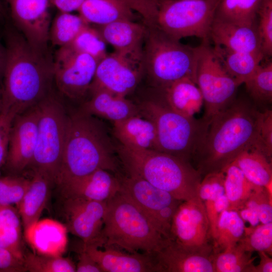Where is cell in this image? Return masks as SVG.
Instances as JSON below:
<instances>
[{
	"instance_id": "6da1fadb",
	"label": "cell",
	"mask_w": 272,
	"mask_h": 272,
	"mask_svg": "<svg viewBox=\"0 0 272 272\" xmlns=\"http://www.w3.org/2000/svg\"><path fill=\"white\" fill-rule=\"evenodd\" d=\"M6 61L2 82V111L15 117L36 106L52 92L51 53L37 52L10 19L4 25Z\"/></svg>"
},
{
	"instance_id": "7a4b0ae2",
	"label": "cell",
	"mask_w": 272,
	"mask_h": 272,
	"mask_svg": "<svg viewBox=\"0 0 272 272\" xmlns=\"http://www.w3.org/2000/svg\"><path fill=\"white\" fill-rule=\"evenodd\" d=\"M261 115L248 102L238 100L211 119L194 158L201 176L223 171L243 151L256 147Z\"/></svg>"
},
{
	"instance_id": "3957f363",
	"label": "cell",
	"mask_w": 272,
	"mask_h": 272,
	"mask_svg": "<svg viewBox=\"0 0 272 272\" xmlns=\"http://www.w3.org/2000/svg\"><path fill=\"white\" fill-rule=\"evenodd\" d=\"M116 149L103 124L95 116L80 110L68 116L59 174L58 187L70 179L98 169L115 172Z\"/></svg>"
},
{
	"instance_id": "277c9868",
	"label": "cell",
	"mask_w": 272,
	"mask_h": 272,
	"mask_svg": "<svg viewBox=\"0 0 272 272\" xmlns=\"http://www.w3.org/2000/svg\"><path fill=\"white\" fill-rule=\"evenodd\" d=\"M116 153L128 174L141 177L181 201L198 196L201 175L189 163L155 150H134L120 145Z\"/></svg>"
},
{
	"instance_id": "5b68a950",
	"label": "cell",
	"mask_w": 272,
	"mask_h": 272,
	"mask_svg": "<svg viewBox=\"0 0 272 272\" xmlns=\"http://www.w3.org/2000/svg\"><path fill=\"white\" fill-rule=\"evenodd\" d=\"M219 0H129L142 22L180 40L195 36L209 41Z\"/></svg>"
},
{
	"instance_id": "8992f818",
	"label": "cell",
	"mask_w": 272,
	"mask_h": 272,
	"mask_svg": "<svg viewBox=\"0 0 272 272\" xmlns=\"http://www.w3.org/2000/svg\"><path fill=\"white\" fill-rule=\"evenodd\" d=\"M166 238L138 207L119 191L107 201L99 246L153 254Z\"/></svg>"
},
{
	"instance_id": "52a82bcc",
	"label": "cell",
	"mask_w": 272,
	"mask_h": 272,
	"mask_svg": "<svg viewBox=\"0 0 272 272\" xmlns=\"http://www.w3.org/2000/svg\"><path fill=\"white\" fill-rule=\"evenodd\" d=\"M140 112L154 122L158 151L189 161L199 149L209 123L181 115L172 110L161 97L160 100L144 102Z\"/></svg>"
},
{
	"instance_id": "ba28073f",
	"label": "cell",
	"mask_w": 272,
	"mask_h": 272,
	"mask_svg": "<svg viewBox=\"0 0 272 272\" xmlns=\"http://www.w3.org/2000/svg\"><path fill=\"white\" fill-rule=\"evenodd\" d=\"M143 23L146 27L144 72L154 85L161 90L185 77L191 78L196 83L195 47L183 44L155 26Z\"/></svg>"
},
{
	"instance_id": "9c48e42d",
	"label": "cell",
	"mask_w": 272,
	"mask_h": 272,
	"mask_svg": "<svg viewBox=\"0 0 272 272\" xmlns=\"http://www.w3.org/2000/svg\"><path fill=\"white\" fill-rule=\"evenodd\" d=\"M39 112L36 148L29 166L55 184L65 142L68 115L52 92L37 104Z\"/></svg>"
},
{
	"instance_id": "30bf717a",
	"label": "cell",
	"mask_w": 272,
	"mask_h": 272,
	"mask_svg": "<svg viewBox=\"0 0 272 272\" xmlns=\"http://www.w3.org/2000/svg\"><path fill=\"white\" fill-rule=\"evenodd\" d=\"M202 42L195 47V79L205 104L202 118L209 123L233 101L240 85L224 68L209 41Z\"/></svg>"
},
{
	"instance_id": "8fae6325",
	"label": "cell",
	"mask_w": 272,
	"mask_h": 272,
	"mask_svg": "<svg viewBox=\"0 0 272 272\" xmlns=\"http://www.w3.org/2000/svg\"><path fill=\"white\" fill-rule=\"evenodd\" d=\"M120 181L119 192L138 207L165 237L170 238L172 218L183 201L134 175L128 174Z\"/></svg>"
},
{
	"instance_id": "7c38bea8",
	"label": "cell",
	"mask_w": 272,
	"mask_h": 272,
	"mask_svg": "<svg viewBox=\"0 0 272 272\" xmlns=\"http://www.w3.org/2000/svg\"><path fill=\"white\" fill-rule=\"evenodd\" d=\"M53 62L54 83L59 92L70 99L84 97L94 78L97 60L67 45L59 47Z\"/></svg>"
},
{
	"instance_id": "4fadbf2b",
	"label": "cell",
	"mask_w": 272,
	"mask_h": 272,
	"mask_svg": "<svg viewBox=\"0 0 272 272\" xmlns=\"http://www.w3.org/2000/svg\"><path fill=\"white\" fill-rule=\"evenodd\" d=\"M210 237L208 217L198 196L183 201L172 218L170 238L187 249L211 255Z\"/></svg>"
},
{
	"instance_id": "5bb4252c",
	"label": "cell",
	"mask_w": 272,
	"mask_h": 272,
	"mask_svg": "<svg viewBox=\"0 0 272 272\" xmlns=\"http://www.w3.org/2000/svg\"><path fill=\"white\" fill-rule=\"evenodd\" d=\"M9 6L10 20L37 52L50 53L48 48L51 24L49 0H4Z\"/></svg>"
},
{
	"instance_id": "9a60e30c",
	"label": "cell",
	"mask_w": 272,
	"mask_h": 272,
	"mask_svg": "<svg viewBox=\"0 0 272 272\" xmlns=\"http://www.w3.org/2000/svg\"><path fill=\"white\" fill-rule=\"evenodd\" d=\"M144 72L143 63L114 51L98 62L89 92L105 90L125 97L136 88Z\"/></svg>"
},
{
	"instance_id": "2e32d148",
	"label": "cell",
	"mask_w": 272,
	"mask_h": 272,
	"mask_svg": "<svg viewBox=\"0 0 272 272\" xmlns=\"http://www.w3.org/2000/svg\"><path fill=\"white\" fill-rule=\"evenodd\" d=\"M39 116L36 105L16 116L13 121L5 164L14 174L22 172L31 163L36 145Z\"/></svg>"
},
{
	"instance_id": "e0dca14e",
	"label": "cell",
	"mask_w": 272,
	"mask_h": 272,
	"mask_svg": "<svg viewBox=\"0 0 272 272\" xmlns=\"http://www.w3.org/2000/svg\"><path fill=\"white\" fill-rule=\"evenodd\" d=\"M64 213L68 230L84 244L98 245L107 207V201L79 198L65 199Z\"/></svg>"
},
{
	"instance_id": "ac0fdd59",
	"label": "cell",
	"mask_w": 272,
	"mask_h": 272,
	"mask_svg": "<svg viewBox=\"0 0 272 272\" xmlns=\"http://www.w3.org/2000/svg\"><path fill=\"white\" fill-rule=\"evenodd\" d=\"M96 28L105 42L113 46L114 51L131 60L143 63L146 35V27L143 22L122 20L96 26Z\"/></svg>"
},
{
	"instance_id": "d6986e66",
	"label": "cell",
	"mask_w": 272,
	"mask_h": 272,
	"mask_svg": "<svg viewBox=\"0 0 272 272\" xmlns=\"http://www.w3.org/2000/svg\"><path fill=\"white\" fill-rule=\"evenodd\" d=\"M153 254L158 272H214L212 254L187 249L170 238Z\"/></svg>"
},
{
	"instance_id": "ffe728a7",
	"label": "cell",
	"mask_w": 272,
	"mask_h": 272,
	"mask_svg": "<svg viewBox=\"0 0 272 272\" xmlns=\"http://www.w3.org/2000/svg\"><path fill=\"white\" fill-rule=\"evenodd\" d=\"M120 178L110 171L98 169L83 176L73 178L59 186L64 198H79L107 201L119 190Z\"/></svg>"
},
{
	"instance_id": "44dd1931",
	"label": "cell",
	"mask_w": 272,
	"mask_h": 272,
	"mask_svg": "<svg viewBox=\"0 0 272 272\" xmlns=\"http://www.w3.org/2000/svg\"><path fill=\"white\" fill-rule=\"evenodd\" d=\"M82 249L97 263L102 272H158L153 254L125 253L110 246L102 250L93 244H84Z\"/></svg>"
},
{
	"instance_id": "7402d4cb",
	"label": "cell",
	"mask_w": 272,
	"mask_h": 272,
	"mask_svg": "<svg viewBox=\"0 0 272 272\" xmlns=\"http://www.w3.org/2000/svg\"><path fill=\"white\" fill-rule=\"evenodd\" d=\"M210 39L215 45L232 50L263 54L257 25H239L214 19Z\"/></svg>"
},
{
	"instance_id": "603a6c76",
	"label": "cell",
	"mask_w": 272,
	"mask_h": 272,
	"mask_svg": "<svg viewBox=\"0 0 272 272\" xmlns=\"http://www.w3.org/2000/svg\"><path fill=\"white\" fill-rule=\"evenodd\" d=\"M140 113L114 122L113 134L120 145L134 150H158L156 129L149 117Z\"/></svg>"
},
{
	"instance_id": "cb8c5ba5",
	"label": "cell",
	"mask_w": 272,
	"mask_h": 272,
	"mask_svg": "<svg viewBox=\"0 0 272 272\" xmlns=\"http://www.w3.org/2000/svg\"><path fill=\"white\" fill-rule=\"evenodd\" d=\"M90 100L85 102L80 111L114 122L122 120L140 112V107L125 97L105 90L91 93Z\"/></svg>"
},
{
	"instance_id": "d4e9b609",
	"label": "cell",
	"mask_w": 272,
	"mask_h": 272,
	"mask_svg": "<svg viewBox=\"0 0 272 272\" xmlns=\"http://www.w3.org/2000/svg\"><path fill=\"white\" fill-rule=\"evenodd\" d=\"M54 184L44 174L34 171L24 196L17 205L24 231L38 221Z\"/></svg>"
},
{
	"instance_id": "484cf974",
	"label": "cell",
	"mask_w": 272,
	"mask_h": 272,
	"mask_svg": "<svg viewBox=\"0 0 272 272\" xmlns=\"http://www.w3.org/2000/svg\"><path fill=\"white\" fill-rule=\"evenodd\" d=\"M159 91L168 106L187 117H193L200 111L203 104L199 88L189 77L178 80Z\"/></svg>"
},
{
	"instance_id": "4316f807",
	"label": "cell",
	"mask_w": 272,
	"mask_h": 272,
	"mask_svg": "<svg viewBox=\"0 0 272 272\" xmlns=\"http://www.w3.org/2000/svg\"><path fill=\"white\" fill-rule=\"evenodd\" d=\"M224 178V172L222 171L208 173L201 179L198 190V196L206 209L213 239L215 236L220 215L223 211L229 208L225 194Z\"/></svg>"
},
{
	"instance_id": "83f0119b",
	"label": "cell",
	"mask_w": 272,
	"mask_h": 272,
	"mask_svg": "<svg viewBox=\"0 0 272 272\" xmlns=\"http://www.w3.org/2000/svg\"><path fill=\"white\" fill-rule=\"evenodd\" d=\"M78 11L88 24L96 26L122 20H135L139 17L127 0H86Z\"/></svg>"
},
{
	"instance_id": "f1b7e54d",
	"label": "cell",
	"mask_w": 272,
	"mask_h": 272,
	"mask_svg": "<svg viewBox=\"0 0 272 272\" xmlns=\"http://www.w3.org/2000/svg\"><path fill=\"white\" fill-rule=\"evenodd\" d=\"M213 48L227 72L239 85L252 75L264 58L261 53L237 51L217 45Z\"/></svg>"
},
{
	"instance_id": "f546056e",
	"label": "cell",
	"mask_w": 272,
	"mask_h": 272,
	"mask_svg": "<svg viewBox=\"0 0 272 272\" xmlns=\"http://www.w3.org/2000/svg\"><path fill=\"white\" fill-rule=\"evenodd\" d=\"M234 161L250 182L265 188L271 194V161L256 148H251L243 151Z\"/></svg>"
},
{
	"instance_id": "4dcf8cb0",
	"label": "cell",
	"mask_w": 272,
	"mask_h": 272,
	"mask_svg": "<svg viewBox=\"0 0 272 272\" xmlns=\"http://www.w3.org/2000/svg\"><path fill=\"white\" fill-rule=\"evenodd\" d=\"M262 0H219L214 19L239 25L255 26Z\"/></svg>"
},
{
	"instance_id": "1f68e13d",
	"label": "cell",
	"mask_w": 272,
	"mask_h": 272,
	"mask_svg": "<svg viewBox=\"0 0 272 272\" xmlns=\"http://www.w3.org/2000/svg\"><path fill=\"white\" fill-rule=\"evenodd\" d=\"M0 247L24 261L20 216L12 206L0 205Z\"/></svg>"
},
{
	"instance_id": "d6a6232c",
	"label": "cell",
	"mask_w": 272,
	"mask_h": 272,
	"mask_svg": "<svg viewBox=\"0 0 272 272\" xmlns=\"http://www.w3.org/2000/svg\"><path fill=\"white\" fill-rule=\"evenodd\" d=\"M223 171L225 194L229 202V209L237 210L253 192L261 187L250 182L234 161Z\"/></svg>"
},
{
	"instance_id": "836d02e7",
	"label": "cell",
	"mask_w": 272,
	"mask_h": 272,
	"mask_svg": "<svg viewBox=\"0 0 272 272\" xmlns=\"http://www.w3.org/2000/svg\"><path fill=\"white\" fill-rule=\"evenodd\" d=\"M245 229V223L236 211L224 210L218 220L213 239L214 247L219 248L221 251L236 245L243 237Z\"/></svg>"
},
{
	"instance_id": "e575fe53",
	"label": "cell",
	"mask_w": 272,
	"mask_h": 272,
	"mask_svg": "<svg viewBox=\"0 0 272 272\" xmlns=\"http://www.w3.org/2000/svg\"><path fill=\"white\" fill-rule=\"evenodd\" d=\"M88 25L80 15L59 11L51 22L49 42L59 47L69 45Z\"/></svg>"
},
{
	"instance_id": "d590c367",
	"label": "cell",
	"mask_w": 272,
	"mask_h": 272,
	"mask_svg": "<svg viewBox=\"0 0 272 272\" xmlns=\"http://www.w3.org/2000/svg\"><path fill=\"white\" fill-rule=\"evenodd\" d=\"M252 253L237 244L212 254L214 272H254Z\"/></svg>"
},
{
	"instance_id": "8d00e7d4",
	"label": "cell",
	"mask_w": 272,
	"mask_h": 272,
	"mask_svg": "<svg viewBox=\"0 0 272 272\" xmlns=\"http://www.w3.org/2000/svg\"><path fill=\"white\" fill-rule=\"evenodd\" d=\"M26 271L30 272H75L76 265L70 259L60 255L36 254L24 255Z\"/></svg>"
},
{
	"instance_id": "74e56055",
	"label": "cell",
	"mask_w": 272,
	"mask_h": 272,
	"mask_svg": "<svg viewBox=\"0 0 272 272\" xmlns=\"http://www.w3.org/2000/svg\"><path fill=\"white\" fill-rule=\"evenodd\" d=\"M247 92L257 101L270 103L272 100V62L260 64L244 83Z\"/></svg>"
},
{
	"instance_id": "f35d334b",
	"label": "cell",
	"mask_w": 272,
	"mask_h": 272,
	"mask_svg": "<svg viewBox=\"0 0 272 272\" xmlns=\"http://www.w3.org/2000/svg\"><path fill=\"white\" fill-rule=\"evenodd\" d=\"M106 43L96 27L89 24L69 45L76 51L92 56L98 62L107 54Z\"/></svg>"
},
{
	"instance_id": "ab89813d",
	"label": "cell",
	"mask_w": 272,
	"mask_h": 272,
	"mask_svg": "<svg viewBox=\"0 0 272 272\" xmlns=\"http://www.w3.org/2000/svg\"><path fill=\"white\" fill-rule=\"evenodd\" d=\"M237 244L246 251H264L271 255L272 222L254 227H245L243 237Z\"/></svg>"
},
{
	"instance_id": "60d3db41",
	"label": "cell",
	"mask_w": 272,
	"mask_h": 272,
	"mask_svg": "<svg viewBox=\"0 0 272 272\" xmlns=\"http://www.w3.org/2000/svg\"><path fill=\"white\" fill-rule=\"evenodd\" d=\"M257 30L264 58L272 55V0H262L257 17Z\"/></svg>"
},
{
	"instance_id": "b9f144b4",
	"label": "cell",
	"mask_w": 272,
	"mask_h": 272,
	"mask_svg": "<svg viewBox=\"0 0 272 272\" xmlns=\"http://www.w3.org/2000/svg\"><path fill=\"white\" fill-rule=\"evenodd\" d=\"M30 179L18 175L0 176V205H17L27 189Z\"/></svg>"
},
{
	"instance_id": "7bdbcfd3",
	"label": "cell",
	"mask_w": 272,
	"mask_h": 272,
	"mask_svg": "<svg viewBox=\"0 0 272 272\" xmlns=\"http://www.w3.org/2000/svg\"><path fill=\"white\" fill-rule=\"evenodd\" d=\"M247 200L256 209L261 224L272 222L271 194L265 188L256 189Z\"/></svg>"
},
{
	"instance_id": "ee69618b",
	"label": "cell",
	"mask_w": 272,
	"mask_h": 272,
	"mask_svg": "<svg viewBox=\"0 0 272 272\" xmlns=\"http://www.w3.org/2000/svg\"><path fill=\"white\" fill-rule=\"evenodd\" d=\"M270 161L272 157V111L265 110L262 112L258 141L255 148Z\"/></svg>"
},
{
	"instance_id": "f6af8a7d",
	"label": "cell",
	"mask_w": 272,
	"mask_h": 272,
	"mask_svg": "<svg viewBox=\"0 0 272 272\" xmlns=\"http://www.w3.org/2000/svg\"><path fill=\"white\" fill-rule=\"evenodd\" d=\"M15 117L6 112L0 113V169L6 160L11 127Z\"/></svg>"
},
{
	"instance_id": "bcb514c9",
	"label": "cell",
	"mask_w": 272,
	"mask_h": 272,
	"mask_svg": "<svg viewBox=\"0 0 272 272\" xmlns=\"http://www.w3.org/2000/svg\"><path fill=\"white\" fill-rule=\"evenodd\" d=\"M26 271L24 261L9 251L0 247V272Z\"/></svg>"
},
{
	"instance_id": "7dc6e473",
	"label": "cell",
	"mask_w": 272,
	"mask_h": 272,
	"mask_svg": "<svg viewBox=\"0 0 272 272\" xmlns=\"http://www.w3.org/2000/svg\"><path fill=\"white\" fill-rule=\"evenodd\" d=\"M76 272H102L97 263L84 250L80 253L76 266Z\"/></svg>"
},
{
	"instance_id": "c3c4849f",
	"label": "cell",
	"mask_w": 272,
	"mask_h": 272,
	"mask_svg": "<svg viewBox=\"0 0 272 272\" xmlns=\"http://www.w3.org/2000/svg\"><path fill=\"white\" fill-rule=\"evenodd\" d=\"M60 12L71 13L78 11L86 0H49Z\"/></svg>"
},
{
	"instance_id": "681fc988",
	"label": "cell",
	"mask_w": 272,
	"mask_h": 272,
	"mask_svg": "<svg viewBox=\"0 0 272 272\" xmlns=\"http://www.w3.org/2000/svg\"><path fill=\"white\" fill-rule=\"evenodd\" d=\"M260 257L259 264L255 266L254 272H271L272 259L269 255L264 251L258 252Z\"/></svg>"
},
{
	"instance_id": "f907efd6",
	"label": "cell",
	"mask_w": 272,
	"mask_h": 272,
	"mask_svg": "<svg viewBox=\"0 0 272 272\" xmlns=\"http://www.w3.org/2000/svg\"><path fill=\"white\" fill-rule=\"evenodd\" d=\"M6 49L5 44L0 40V88H2V82L6 61Z\"/></svg>"
},
{
	"instance_id": "816d5d0a",
	"label": "cell",
	"mask_w": 272,
	"mask_h": 272,
	"mask_svg": "<svg viewBox=\"0 0 272 272\" xmlns=\"http://www.w3.org/2000/svg\"><path fill=\"white\" fill-rule=\"evenodd\" d=\"M9 18L8 8L4 0H0V25L4 26Z\"/></svg>"
},
{
	"instance_id": "f5cc1de1",
	"label": "cell",
	"mask_w": 272,
	"mask_h": 272,
	"mask_svg": "<svg viewBox=\"0 0 272 272\" xmlns=\"http://www.w3.org/2000/svg\"><path fill=\"white\" fill-rule=\"evenodd\" d=\"M2 108H3L2 91V88H0V113L2 112Z\"/></svg>"
},
{
	"instance_id": "db71d44e",
	"label": "cell",
	"mask_w": 272,
	"mask_h": 272,
	"mask_svg": "<svg viewBox=\"0 0 272 272\" xmlns=\"http://www.w3.org/2000/svg\"><path fill=\"white\" fill-rule=\"evenodd\" d=\"M191 1H198V0H191Z\"/></svg>"
}]
</instances>
